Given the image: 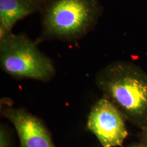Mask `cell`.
<instances>
[{
    "mask_svg": "<svg viewBox=\"0 0 147 147\" xmlns=\"http://www.w3.org/2000/svg\"><path fill=\"white\" fill-rule=\"evenodd\" d=\"M87 126L103 147L121 146L128 135L123 115L104 97L92 106Z\"/></svg>",
    "mask_w": 147,
    "mask_h": 147,
    "instance_id": "4",
    "label": "cell"
},
{
    "mask_svg": "<svg viewBox=\"0 0 147 147\" xmlns=\"http://www.w3.org/2000/svg\"><path fill=\"white\" fill-rule=\"evenodd\" d=\"M38 9L32 0H0V34L12 32L17 22Z\"/></svg>",
    "mask_w": 147,
    "mask_h": 147,
    "instance_id": "6",
    "label": "cell"
},
{
    "mask_svg": "<svg viewBox=\"0 0 147 147\" xmlns=\"http://www.w3.org/2000/svg\"><path fill=\"white\" fill-rule=\"evenodd\" d=\"M0 65L16 79L41 82L52 80L56 74L53 61L24 34L12 32L0 34Z\"/></svg>",
    "mask_w": 147,
    "mask_h": 147,
    "instance_id": "3",
    "label": "cell"
},
{
    "mask_svg": "<svg viewBox=\"0 0 147 147\" xmlns=\"http://www.w3.org/2000/svg\"><path fill=\"white\" fill-rule=\"evenodd\" d=\"M0 147H10V135L3 125H1L0 129Z\"/></svg>",
    "mask_w": 147,
    "mask_h": 147,
    "instance_id": "7",
    "label": "cell"
},
{
    "mask_svg": "<svg viewBox=\"0 0 147 147\" xmlns=\"http://www.w3.org/2000/svg\"><path fill=\"white\" fill-rule=\"evenodd\" d=\"M141 144H142L144 147H147V129L144 130L142 134V142Z\"/></svg>",
    "mask_w": 147,
    "mask_h": 147,
    "instance_id": "8",
    "label": "cell"
},
{
    "mask_svg": "<svg viewBox=\"0 0 147 147\" xmlns=\"http://www.w3.org/2000/svg\"><path fill=\"white\" fill-rule=\"evenodd\" d=\"M32 1H34V3H36V4L40 7V8L41 9L42 6L43 5L44 3H45V1H47V0H32Z\"/></svg>",
    "mask_w": 147,
    "mask_h": 147,
    "instance_id": "9",
    "label": "cell"
},
{
    "mask_svg": "<svg viewBox=\"0 0 147 147\" xmlns=\"http://www.w3.org/2000/svg\"><path fill=\"white\" fill-rule=\"evenodd\" d=\"M41 8L40 38L68 42L88 34L102 10L99 0H47Z\"/></svg>",
    "mask_w": 147,
    "mask_h": 147,
    "instance_id": "2",
    "label": "cell"
},
{
    "mask_svg": "<svg viewBox=\"0 0 147 147\" xmlns=\"http://www.w3.org/2000/svg\"><path fill=\"white\" fill-rule=\"evenodd\" d=\"M129 147H144V146H143L142 144H135V145H133V146H130Z\"/></svg>",
    "mask_w": 147,
    "mask_h": 147,
    "instance_id": "10",
    "label": "cell"
},
{
    "mask_svg": "<svg viewBox=\"0 0 147 147\" xmlns=\"http://www.w3.org/2000/svg\"><path fill=\"white\" fill-rule=\"evenodd\" d=\"M95 84L125 120L147 129V73L131 62L117 61L101 69Z\"/></svg>",
    "mask_w": 147,
    "mask_h": 147,
    "instance_id": "1",
    "label": "cell"
},
{
    "mask_svg": "<svg viewBox=\"0 0 147 147\" xmlns=\"http://www.w3.org/2000/svg\"><path fill=\"white\" fill-rule=\"evenodd\" d=\"M3 117L13 125L20 140V147H55L49 129L40 118L24 108L7 107Z\"/></svg>",
    "mask_w": 147,
    "mask_h": 147,
    "instance_id": "5",
    "label": "cell"
}]
</instances>
